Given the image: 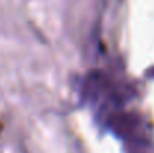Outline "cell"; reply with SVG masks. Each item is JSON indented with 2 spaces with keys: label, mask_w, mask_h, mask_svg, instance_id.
Here are the masks:
<instances>
[{
  "label": "cell",
  "mask_w": 154,
  "mask_h": 153,
  "mask_svg": "<svg viewBox=\"0 0 154 153\" xmlns=\"http://www.w3.org/2000/svg\"><path fill=\"white\" fill-rule=\"evenodd\" d=\"M109 126L112 128V131L117 135L129 137V134H132L136 128V117H133L132 114H127V113H118L111 117Z\"/></svg>",
  "instance_id": "obj_1"
},
{
  "label": "cell",
  "mask_w": 154,
  "mask_h": 153,
  "mask_svg": "<svg viewBox=\"0 0 154 153\" xmlns=\"http://www.w3.org/2000/svg\"><path fill=\"white\" fill-rule=\"evenodd\" d=\"M103 83H105V78H103L100 74H97V72L91 74L87 78V81H85V87H84L85 96H91V98L96 96L103 89Z\"/></svg>",
  "instance_id": "obj_2"
}]
</instances>
